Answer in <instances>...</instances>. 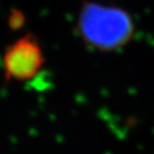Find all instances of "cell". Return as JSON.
Masks as SVG:
<instances>
[{"label": "cell", "instance_id": "2", "mask_svg": "<svg viewBox=\"0 0 154 154\" xmlns=\"http://www.w3.org/2000/svg\"><path fill=\"white\" fill-rule=\"evenodd\" d=\"M42 46L33 34L17 38L7 46L2 56V65L7 80L27 82L38 75L44 64Z\"/></svg>", "mask_w": 154, "mask_h": 154}, {"label": "cell", "instance_id": "1", "mask_svg": "<svg viewBox=\"0 0 154 154\" xmlns=\"http://www.w3.org/2000/svg\"><path fill=\"white\" fill-rule=\"evenodd\" d=\"M77 32L87 46L112 51L132 40L135 26L125 10L96 1H85L77 15Z\"/></svg>", "mask_w": 154, "mask_h": 154}]
</instances>
